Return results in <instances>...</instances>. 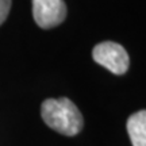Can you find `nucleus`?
Returning a JSON list of instances; mask_svg holds the SVG:
<instances>
[{
    "label": "nucleus",
    "mask_w": 146,
    "mask_h": 146,
    "mask_svg": "<svg viewBox=\"0 0 146 146\" xmlns=\"http://www.w3.org/2000/svg\"><path fill=\"white\" fill-rule=\"evenodd\" d=\"M92 57L99 65L104 66L114 74H125L130 65L127 52L116 42L106 41L96 45L92 50Z\"/></svg>",
    "instance_id": "2"
},
{
    "label": "nucleus",
    "mask_w": 146,
    "mask_h": 146,
    "mask_svg": "<svg viewBox=\"0 0 146 146\" xmlns=\"http://www.w3.org/2000/svg\"><path fill=\"white\" fill-rule=\"evenodd\" d=\"M43 122L50 129L66 137H73L83 130V115L68 98L47 99L41 106Z\"/></svg>",
    "instance_id": "1"
},
{
    "label": "nucleus",
    "mask_w": 146,
    "mask_h": 146,
    "mask_svg": "<svg viewBox=\"0 0 146 146\" xmlns=\"http://www.w3.org/2000/svg\"><path fill=\"white\" fill-rule=\"evenodd\" d=\"M11 10V0H0V25L7 19Z\"/></svg>",
    "instance_id": "5"
},
{
    "label": "nucleus",
    "mask_w": 146,
    "mask_h": 146,
    "mask_svg": "<svg viewBox=\"0 0 146 146\" xmlns=\"http://www.w3.org/2000/svg\"><path fill=\"white\" fill-rule=\"evenodd\" d=\"M64 0H33V16L41 29H53L66 18Z\"/></svg>",
    "instance_id": "3"
},
{
    "label": "nucleus",
    "mask_w": 146,
    "mask_h": 146,
    "mask_svg": "<svg viewBox=\"0 0 146 146\" xmlns=\"http://www.w3.org/2000/svg\"><path fill=\"white\" fill-rule=\"evenodd\" d=\"M127 133L133 146H146V110L130 115L127 119Z\"/></svg>",
    "instance_id": "4"
}]
</instances>
